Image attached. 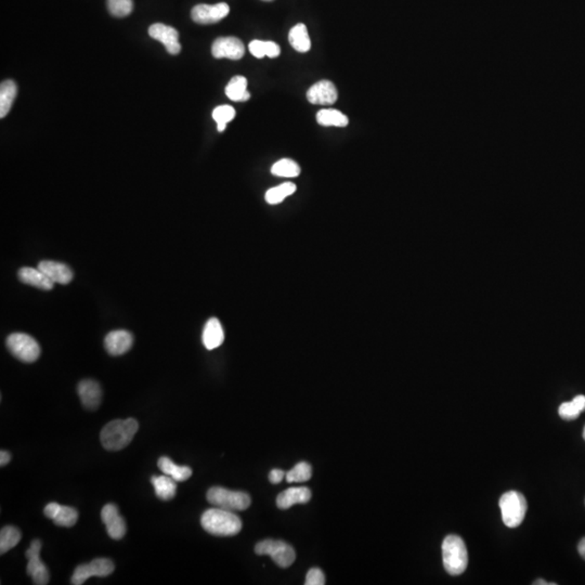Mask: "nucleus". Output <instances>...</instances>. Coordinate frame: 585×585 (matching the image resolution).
<instances>
[{"instance_id": "f257e3e1", "label": "nucleus", "mask_w": 585, "mask_h": 585, "mask_svg": "<svg viewBox=\"0 0 585 585\" xmlns=\"http://www.w3.org/2000/svg\"><path fill=\"white\" fill-rule=\"evenodd\" d=\"M201 524L205 531L216 537H233L242 529V522L237 514L219 507L204 512Z\"/></svg>"}, {"instance_id": "f03ea898", "label": "nucleus", "mask_w": 585, "mask_h": 585, "mask_svg": "<svg viewBox=\"0 0 585 585\" xmlns=\"http://www.w3.org/2000/svg\"><path fill=\"white\" fill-rule=\"evenodd\" d=\"M138 429L139 424L135 419L110 422L100 434L102 446L108 451H121L132 442Z\"/></svg>"}, {"instance_id": "7ed1b4c3", "label": "nucleus", "mask_w": 585, "mask_h": 585, "mask_svg": "<svg viewBox=\"0 0 585 585\" xmlns=\"http://www.w3.org/2000/svg\"><path fill=\"white\" fill-rule=\"evenodd\" d=\"M442 558L446 573L451 575H459L466 571L468 565V554L466 545L459 535H451L442 543Z\"/></svg>"}, {"instance_id": "20e7f679", "label": "nucleus", "mask_w": 585, "mask_h": 585, "mask_svg": "<svg viewBox=\"0 0 585 585\" xmlns=\"http://www.w3.org/2000/svg\"><path fill=\"white\" fill-rule=\"evenodd\" d=\"M207 501L215 507L231 512H241L250 506V497L248 493L232 491L221 487H212L207 492Z\"/></svg>"}, {"instance_id": "39448f33", "label": "nucleus", "mask_w": 585, "mask_h": 585, "mask_svg": "<svg viewBox=\"0 0 585 585\" xmlns=\"http://www.w3.org/2000/svg\"><path fill=\"white\" fill-rule=\"evenodd\" d=\"M499 504L505 526L508 528L519 527L527 513L528 504L525 497L520 492L508 491L501 497Z\"/></svg>"}, {"instance_id": "423d86ee", "label": "nucleus", "mask_w": 585, "mask_h": 585, "mask_svg": "<svg viewBox=\"0 0 585 585\" xmlns=\"http://www.w3.org/2000/svg\"><path fill=\"white\" fill-rule=\"evenodd\" d=\"M6 344L12 356L26 364L35 362L41 356V346L28 334H11L8 336Z\"/></svg>"}, {"instance_id": "0eeeda50", "label": "nucleus", "mask_w": 585, "mask_h": 585, "mask_svg": "<svg viewBox=\"0 0 585 585\" xmlns=\"http://www.w3.org/2000/svg\"><path fill=\"white\" fill-rule=\"evenodd\" d=\"M256 554L260 556H270L277 565L288 568L295 562L296 553L294 548L283 541L265 540L255 546Z\"/></svg>"}, {"instance_id": "6e6552de", "label": "nucleus", "mask_w": 585, "mask_h": 585, "mask_svg": "<svg viewBox=\"0 0 585 585\" xmlns=\"http://www.w3.org/2000/svg\"><path fill=\"white\" fill-rule=\"evenodd\" d=\"M115 566L108 558H98L89 564L79 566L74 571L71 583L73 585H81L91 577H108L113 573Z\"/></svg>"}, {"instance_id": "1a4fd4ad", "label": "nucleus", "mask_w": 585, "mask_h": 585, "mask_svg": "<svg viewBox=\"0 0 585 585\" xmlns=\"http://www.w3.org/2000/svg\"><path fill=\"white\" fill-rule=\"evenodd\" d=\"M41 542L39 540H34L30 543V548L26 551V555L28 559V575L33 579V583L36 585L48 584L49 571L46 567L43 560L41 559Z\"/></svg>"}, {"instance_id": "9d476101", "label": "nucleus", "mask_w": 585, "mask_h": 585, "mask_svg": "<svg viewBox=\"0 0 585 585\" xmlns=\"http://www.w3.org/2000/svg\"><path fill=\"white\" fill-rule=\"evenodd\" d=\"M230 12L226 3L216 5H197L191 11L192 20L199 24H214L225 19Z\"/></svg>"}, {"instance_id": "9b49d317", "label": "nucleus", "mask_w": 585, "mask_h": 585, "mask_svg": "<svg viewBox=\"0 0 585 585\" xmlns=\"http://www.w3.org/2000/svg\"><path fill=\"white\" fill-rule=\"evenodd\" d=\"M102 522L106 527V533L113 540H121L127 533L126 522L124 518L119 515V508L117 505L106 504L102 508Z\"/></svg>"}, {"instance_id": "f8f14e48", "label": "nucleus", "mask_w": 585, "mask_h": 585, "mask_svg": "<svg viewBox=\"0 0 585 585\" xmlns=\"http://www.w3.org/2000/svg\"><path fill=\"white\" fill-rule=\"evenodd\" d=\"M212 53L216 59L240 60L244 56L245 47L239 38L219 37L212 43Z\"/></svg>"}, {"instance_id": "ddd939ff", "label": "nucleus", "mask_w": 585, "mask_h": 585, "mask_svg": "<svg viewBox=\"0 0 585 585\" xmlns=\"http://www.w3.org/2000/svg\"><path fill=\"white\" fill-rule=\"evenodd\" d=\"M149 35L155 41H161L170 54H178L181 50L179 43V33L176 28L165 26L161 23H155L150 26Z\"/></svg>"}, {"instance_id": "4468645a", "label": "nucleus", "mask_w": 585, "mask_h": 585, "mask_svg": "<svg viewBox=\"0 0 585 585\" xmlns=\"http://www.w3.org/2000/svg\"><path fill=\"white\" fill-rule=\"evenodd\" d=\"M337 98V89L330 81H318L307 91L308 101L317 106H332Z\"/></svg>"}, {"instance_id": "2eb2a0df", "label": "nucleus", "mask_w": 585, "mask_h": 585, "mask_svg": "<svg viewBox=\"0 0 585 585\" xmlns=\"http://www.w3.org/2000/svg\"><path fill=\"white\" fill-rule=\"evenodd\" d=\"M46 516L50 518L57 526L71 528L79 520V512L73 507L63 506L58 503H49L43 510Z\"/></svg>"}, {"instance_id": "dca6fc26", "label": "nucleus", "mask_w": 585, "mask_h": 585, "mask_svg": "<svg viewBox=\"0 0 585 585\" xmlns=\"http://www.w3.org/2000/svg\"><path fill=\"white\" fill-rule=\"evenodd\" d=\"M134 336L128 330H117L110 332L104 339V347L112 356H121L132 348Z\"/></svg>"}, {"instance_id": "f3484780", "label": "nucleus", "mask_w": 585, "mask_h": 585, "mask_svg": "<svg viewBox=\"0 0 585 585\" xmlns=\"http://www.w3.org/2000/svg\"><path fill=\"white\" fill-rule=\"evenodd\" d=\"M77 393L81 404L86 409H98L102 400V389L100 384L94 379H83L77 386Z\"/></svg>"}, {"instance_id": "a211bd4d", "label": "nucleus", "mask_w": 585, "mask_h": 585, "mask_svg": "<svg viewBox=\"0 0 585 585\" xmlns=\"http://www.w3.org/2000/svg\"><path fill=\"white\" fill-rule=\"evenodd\" d=\"M38 269H41L54 284H62L66 286L73 280V271L64 264L51 260H43L38 264Z\"/></svg>"}, {"instance_id": "6ab92c4d", "label": "nucleus", "mask_w": 585, "mask_h": 585, "mask_svg": "<svg viewBox=\"0 0 585 585\" xmlns=\"http://www.w3.org/2000/svg\"><path fill=\"white\" fill-rule=\"evenodd\" d=\"M311 499V491L306 487L290 488L281 492L277 497V506L280 510H288L296 504H306Z\"/></svg>"}, {"instance_id": "aec40b11", "label": "nucleus", "mask_w": 585, "mask_h": 585, "mask_svg": "<svg viewBox=\"0 0 585 585\" xmlns=\"http://www.w3.org/2000/svg\"><path fill=\"white\" fill-rule=\"evenodd\" d=\"M203 345L208 350L216 349L225 341V332L221 323L216 318H210L205 324L202 335Z\"/></svg>"}, {"instance_id": "412c9836", "label": "nucleus", "mask_w": 585, "mask_h": 585, "mask_svg": "<svg viewBox=\"0 0 585 585\" xmlns=\"http://www.w3.org/2000/svg\"><path fill=\"white\" fill-rule=\"evenodd\" d=\"M19 279L28 286H35L41 290H52L54 283L41 270L35 268L23 267L19 270Z\"/></svg>"}, {"instance_id": "4be33fe9", "label": "nucleus", "mask_w": 585, "mask_h": 585, "mask_svg": "<svg viewBox=\"0 0 585 585\" xmlns=\"http://www.w3.org/2000/svg\"><path fill=\"white\" fill-rule=\"evenodd\" d=\"M151 482L155 490V495L159 499L169 501L176 495L177 482L172 479V477L165 474L161 476H153L151 478Z\"/></svg>"}, {"instance_id": "5701e85b", "label": "nucleus", "mask_w": 585, "mask_h": 585, "mask_svg": "<svg viewBox=\"0 0 585 585\" xmlns=\"http://www.w3.org/2000/svg\"><path fill=\"white\" fill-rule=\"evenodd\" d=\"M159 468L167 476L172 477L177 482H186L189 479L192 475V469L189 466H179L175 464L174 462L169 457H159Z\"/></svg>"}, {"instance_id": "b1692460", "label": "nucleus", "mask_w": 585, "mask_h": 585, "mask_svg": "<svg viewBox=\"0 0 585 585\" xmlns=\"http://www.w3.org/2000/svg\"><path fill=\"white\" fill-rule=\"evenodd\" d=\"M226 95L232 101H248L250 98L248 91V79L244 76H235L226 87Z\"/></svg>"}, {"instance_id": "393cba45", "label": "nucleus", "mask_w": 585, "mask_h": 585, "mask_svg": "<svg viewBox=\"0 0 585 585\" xmlns=\"http://www.w3.org/2000/svg\"><path fill=\"white\" fill-rule=\"evenodd\" d=\"M288 41L290 46L298 52H307L310 50L311 41L308 34L307 28L303 23H299L290 30Z\"/></svg>"}, {"instance_id": "a878e982", "label": "nucleus", "mask_w": 585, "mask_h": 585, "mask_svg": "<svg viewBox=\"0 0 585 585\" xmlns=\"http://www.w3.org/2000/svg\"><path fill=\"white\" fill-rule=\"evenodd\" d=\"M17 85L13 81H6L0 86V117H7L17 96Z\"/></svg>"}, {"instance_id": "bb28decb", "label": "nucleus", "mask_w": 585, "mask_h": 585, "mask_svg": "<svg viewBox=\"0 0 585 585\" xmlns=\"http://www.w3.org/2000/svg\"><path fill=\"white\" fill-rule=\"evenodd\" d=\"M317 121L326 127H346L349 123L348 117L335 109L320 110L317 114Z\"/></svg>"}, {"instance_id": "cd10ccee", "label": "nucleus", "mask_w": 585, "mask_h": 585, "mask_svg": "<svg viewBox=\"0 0 585 585\" xmlns=\"http://www.w3.org/2000/svg\"><path fill=\"white\" fill-rule=\"evenodd\" d=\"M583 411H585V396L580 395V396L575 397L573 401L565 402V404H562L559 406V410H558V413H559L562 419H566V421H573V419H578L579 415Z\"/></svg>"}, {"instance_id": "c85d7f7f", "label": "nucleus", "mask_w": 585, "mask_h": 585, "mask_svg": "<svg viewBox=\"0 0 585 585\" xmlns=\"http://www.w3.org/2000/svg\"><path fill=\"white\" fill-rule=\"evenodd\" d=\"M296 186L292 182H286L278 187L271 188L266 192L265 199L268 204L277 205L283 202L286 197L294 195Z\"/></svg>"}, {"instance_id": "c756f323", "label": "nucleus", "mask_w": 585, "mask_h": 585, "mask_svg": "<svg viewBox=\"0 0 585 585\" xmlns=\"http://www.w3.org/2000/svg\"><path fill=\"white\" fill-rule=\"evenodd\" d=\"M21 537L22 535L18 528L12 526L3 527L0 531V554L3 555L8 551L14 548L15 545L20 542Z\"/></svg>"}, {"instance_id": "7c9ffc66", "label": "nucleus", "mask_w": 585, "mask_h": 585, "mask_svg": "<svg viewBox=\"0 0 585 585\" xmlns=\"http://www.w3.org/2000/svg\"><path fill=\"white\" fill-rule=\"evenodd\" d=\"M271 174L277 177H283V178H295L299 176L300 167L292 159H283L272 165Z\"/></svg>"}, {"instance_id": "2f4dec72", "label": "nucleus", "mask_w": 585, "mask_h": 585, "mask_svg": "<svg viewBox=\"0 0 585 585\" xmlns=\"http://www.w3.org/2000/svg\"><path fill=\"white\" fill-rule=\"evenodd\" d=\"M311 475H313V468L310 465L306 462H300L296 466L292 467L290 472L286 473V482L290 484L306 482L310 480Z\"/></svg>"}, {"instance_id": "473e14b6", "label": "nucleus", "mask_w": 585, "mask_h": 585, "mask_svg": "<svg viewBox=\"0 0 585 585\" xmlns=\"http://www.w3.org/2000/svg\"><path fill=\"white\" fill-rule=\"evenodd\" d=\"M110 12L117 18H124L130 14L134 9L132 0H108Z\"/></svg>"}, {"instance_id": "72a5a7b5", "label": "nucleus", "mask_w": 585, "mask_h": 585, "mask_svg": "<svg viewBox=\"0 0 585 585\" xmlns=\"http://www.w3.org/2000/svg\"><path fill=\"white\" fill-rule=\"evenodd\" d=\"M235 117V110L232 106H220L212 111V119L217 125H227Z\"/></svg>"}, {"instance_id": "f704fd0d", "label": "nucleus", "mask_w": 585, "mask_h": 585, "mask_svg": "<svg viewBox=\"0 0 585 585\" xmlns=\"http://www.w3.org/2000/svg\"><path fill=\"white\" fill-rule=\"evenodd\" d=\"M306 585H323L326 584V575L319 568H313L308 571L306 577Z\"/></svg>"}, {"instance_id": "c9c22d12", "label": "nucleus", "mask_w": 585, "mask_h": 585, "mask_svg": "<svg viewBox=\"0 0 585 585\" xmlns=\"http://www.w3.org/2000/svg\"><path fill=\"white\" fill-rule=\"evenodd\" d=\"M248 49L255 58L263 59L266 57V41H257V39L250 41Z\"/></svg>"}, {"instance_id": "e433bc0d", "label": "nucleus", "mask_w": 585, "mask_h": 585, "mask_svg": "<svg viewBox=\"0 0 585 585\" xmlns=\"http://www.w3.org/2000/svg\"><path fill=\"white\" fill-rule=\"evenodd\" d=\"M280 46L273 41H266V56L269 58H277L280 56Z\"/></svg>"}, {"instance_id": "4c0bfd02", "label": "nucleus", "mask_w": 585, "mask_h": 585, "mask_svg": "<svg viewBox=\"0 0 585 585\" xmlns=\"http://www.w3.org/2000/svg\"><path fill=\"white\" fill-rule=\"evenodd\" d=\"M286 474L283 472L282 469H272L269 474V482L273 484H278L282 482L283 478H286Z\"/></svg>"}, {"instance_id": "58836bf2", "label": "nucleus", "mask_w": 585, "mask_h": 585, "mask_svg": "<svg viewBox=\"0 0 585 585\" xmlns=\"http://www.w3.org/2000/svg\"><path fill=\"white\" fill-rule=\"evenodd\" d=\"M10 459L11 455L9 452L5 451V450L0 452V465H1V467L6 466L10 462Z\"/></svg>"}, {"instance_id": "ea45409f", "label": "nucleus", "mask_w": 585, "mask_h": 585, "mask_svg": "<svg viewBox=\"0 0 585 585\" xmlns=\"http://www.w3.org/2000/svg\"><path fill=\"white\" fill-rule=\"evenodd\" d=\"M578 551L580 553L581 557L585 560V537H583L579 543Z\"/></svg>"}, {"instance_id": "a19ab883", "label": "nucleus", "mask_w": 585, "mask_h": 585, "mask_svg": "<svg viewBox=\"0 0 585 585\" xmlns=\"http://www.w3.org/2000/svg\"><path fill=\"white\" fill-rule=\"evenodd\" d=\"M533 584H535V585H548V584L555 585V583H548V582H545L544 580H537V581H535V583H533Z\"/></svg>"}, {"instance_id": "79ce46f5", "label": "nucleus", "mask_w": 585, "mask_h": 585, "mask_svg": "<svg viewBox=\"0 0 585 585\" xmlns=\"http://www.w3.org/2000/svg\"><path fill=\"white\" fill-rule=\"evenodd\" d=\"M226 127L227 125H217V130L219 132H225Z\"/></svg>"}, {"instance_id": "37998d69", "label": "nucleus", "mask_w": 585, "mask_h": 585, "mask_svg": "<svg viewBox=\"0 0 585 585\" xmlns=\"http://www.w3.org/2000/svg\"><path fill=\"white\" fill-rule=\"evenodd\" d=\"M583 438H584L585 440V427L584 429H583Z\"/></svg>"}, {"instance_id": "c03bdc74", "label": "nucleus", "mask_w": 585, "mask_h": 585, "mask_svg": "<svg viewBox=\"0 0 585 585\" xmlns=\"http://www.w3.org/2000/svg\"><path fill=\"white\" fill-rule=\"evenodd\" d=\"M265 1H272V0H265Z\"/></svg>"}]
</instances>
